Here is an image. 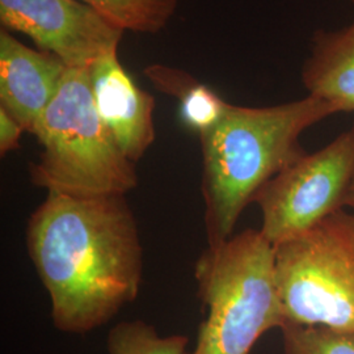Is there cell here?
<instances>
[{
	"label": "cell",
	"instance_id": "cell-1",
	"mask_svg": "<svg viewBox=\"0 0 354 354\" xmlns=\"http://www.w3.org/2000/svg\"><path fill=\"white\" fill-rule=\"evenodd\" d=\"M26 247L59 330L102 327L140 294L143 248L125 196L48 192L28 221Z\"/></svg>",
	"mask_w": 354,
	"mask_h": 354
},
{
	"label": "cell",
	"instance_id": "cell-2",
	"mask_svg": "<svg viewBox=\"0 0 354 354\" xmlns=\"http://www.w3.org/2000/svg\"><path fill=\"white\" fill-rule=\"evenodd\" d=\"M336 113L313 95L260 108L228 104L222 120L200 136L207 245L232 236L263 187L307 153L299 143L304 131Z\"/></svg>",
	"mask_w": 354,
	"mask_h": 354
},
{
	"label": "cell",
	"instance_id": "cell-3",
	"mask_svg": "<svg viewBox=\"0 0 354 354\" xmlns=\"http://www.w3.org/2000/svg\"><path fill=\"white\" fill-rule=\"evenodd\" d=\"M203 319L187 354H250L268 330L286 324L279 299L274 245L260 230H244L207 245L194 266Z\"/></svg>",
	"mask_w": 354,
	"mask_h": 354
},
{
	"label": "cell",
	"instance_id": "cell-4",
	"mask_svg": "<svg viewBox=\"0 0 354 354\" xmlns=\"http://www.w3.org/2000/svg\"><path fill=\"white\" fill-rule=\"evenodd\" d=\"M42 146L30 178L39 188L79 197L125 196L138 185L133 162L120 150L95 106L88 68H67L38 120Z\"/></svg>",
	"mask_w": 354,
	"mask_h": 354
},
{
	"label": "cell",
	"instance_id": "cell-5",
	"mask_svg": "<svg viewBox=\"0 0 354 354\" xmlns=\"http://www.w3.org/2000/svg\"><path fill=\"white\" fill-rule=\"evenodd\" d=\"M286 323L354 332V209L274 245Z\"/></svg>",
	"mask_w": 354,
	"mask_h": 354
},
{
	"label": "cell",
	"instance_id": "cell-6",
	"mask_svg": "<svg viewBox=\"0 0 354 354\" xmlns=\"http://www.w3.org/2000/svg\"><path fill=\"white\" fill-rule=\"evenodd\" d=\"M353 175L352 129L319 151L306 153L263 187L253 201L263 213L260 231L277 245L315 227L345 209Z\"/></svg>",
	"mask_w": 354,
	"mask_h": 354
},
{
	"label": "cell",
	"instance_id": "cell-7",
	"mask_svg": "<svg viewBox=\"0 0 354 354\" xmlns=\"http://www.w3.org/2000/svg\"><path fill=\"white\" fill-rule=\"evenodd\" d=\"M7 30L23 33L68 68H88L118 50L124 30L82 0H0Z\"/></svg>",
	"mask_w": 354,
	"mask_h": 354
},
{
	"label": "cell",
	"instance_id": "cell-8",
	"mask_svg": "<svg viewBox=\"0 0 354 354\" xmlns=\"http://www.w3.org/2000/svg\"><path fill=\"white\" fill-rule=\"evenodd\" d=\"M117 53L89 66V83L102 122L127 159L137 163L155 140V99L136 84Z\"/></svg>",
	"mask_w": 354,
	"mask_h": 354
},
{
	"label": "cell",
	"instance_id": "cell-9",
	"mask_svg": "<svg viewBox=\"0 0 354 354\" xmlns=\"http://www.w3.org/2000/svg\"><path fill=\"white\" fill-rule=\"evenodd\" d=\"M67 66L46 51L33 50L0 32V106L33 134L38 120L57 95Z\"/></svg>",
	"mask_w": 354,
	"mask_h": 354
},
{
	"label": "cell",
	"instance_id": "cell-10",
	"mask_svg": "<svg viewBox=\"0 0 354 354\" xmlns=\"http://www.w3.org/2000/svg\"><path fill=\"white\" fill-rule=\"evenodd\" d=\"M308 95L332 104L337 113L354 112V20L335 30H317L302 67Z\"/></svg>",
	"mask_w": 354,
	"mask_h": 354
},
{
	"label": "cell",
	"instance_id": "cell-11",
	"mask_svg": "<svg viewBox=\"0 0 354 354\" xmlns=\"http://www.w3.org/2000/svg\"><path fill=\"white\" fill-rule=\"evenodd\" d=\"M124 32L158 33L176 12L177 0H82Z\"/></svg>",
	"mask_w": 354,
	"mask_h": 354
},
{
	"label": "cell",
	"instance_id": "cell-12",
	"mask_svg": "<svg viewBox=\"0 0 354 354\" xmlns=\"http://www.w3.org/2000/svg\"><path fill=\"white\" fill-rule=\"evenodd\" d=\"M188 342V336H160L151 324L134 320L114 326L106 345L109 354H187Z\"/></svg>",
	"mask_w": 354,
	"mask_h": 354
},
{
	"label": "cell",
	"instance_id": "cell-13",
	"mask_svg": "<svg viewBox=\"0 0 354 354\" xmlns=\"http://www.w3.org/2000/svg\"><path fill=\"white\" fill-rule=\"evenodd\" d=\"M281 330L285 354H354L353 330L294 323Z\"/></svg>",
	"mask_w": 354,
	"mask_h": 354
},
{
	"label": "cell",
	"instance_id": "cell-14",
	"mask_svg": "<svg viewBox=\"0 0 354 354\" xmlns=\"http://www.w3.org/2000/svg\"><path fill=\"white\" fill-rule=\"evenodd\" d=\"M177 100L184 125L197 131L198 136L213 129L228 106V102L197 79L177 96Z\"/></svg>",
	"mask_w": 354,
	"mask_h": 354
},
{
	"label": "cell",
	"instance_id": "cell-15",
	"mask_svg": "<svg viewBox=\"0 0 354 354\" xmlns=\"http://www.w3.org/2000/svg\"><path fill=\"white\" fill-rule=\"evenodd\" d=\"M26 129L13 117L8 111L0 106V153H6L17 150L20 146L21 134Z\"/></svg>",
	"mask_w": 354,
	"mask_h": 354
},
{
	"label": "cell",
	"instance_id": "cell-16",
	"mask_svg": "<svg viewBox=\"0 0 354 354\" xmlns=\"http://www.w3.org/2000/svg\"><path fill=\"white\" fill-rule=\"evenodd\" d=\"M345 207L354 209V175L353 178H352V183H351V187L348 189L346 198H345Z\"/></svg>",
	"mask_w": 354,
	"mask_h": 354
}]
</instances>
